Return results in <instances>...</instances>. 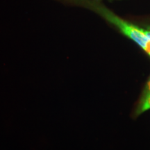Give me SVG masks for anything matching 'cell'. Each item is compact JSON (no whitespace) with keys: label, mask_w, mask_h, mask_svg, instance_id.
<instances>
[{"label":"cell","mask_w":150,"mask_h":150,"mask_svg":"<svg viewBox=\"0 0 150 150\" xmlns=\"http://www.w3.org/2000/svg\"><path fill=\"white\" fill-rule=\"evenodd\" d=\"M72 1L76 4L81 3V4L86 5L95 9L106 20L117 27L123 34L136 42L150 56V38L147 34V30L141 29L125 21L108 9L102 6V5L95 4L93 1H90L89 0H72Z\"/></svg>","instance_id":"1"},{"label":"cell","mask_w":150,"mask_h":150,"mask_svg":"<svg viewBox=\"0 0 150 150\" xmlns=\"http://www.w3.org/2000/svg\"><path fill=\"white\" fill-rule=\"evenodd\" d=\"M149 110H150V76L144 87L143 91L137 105L135 114L136 116H138Z\"/></svg>","instance_id":"2"}]
</instances>
